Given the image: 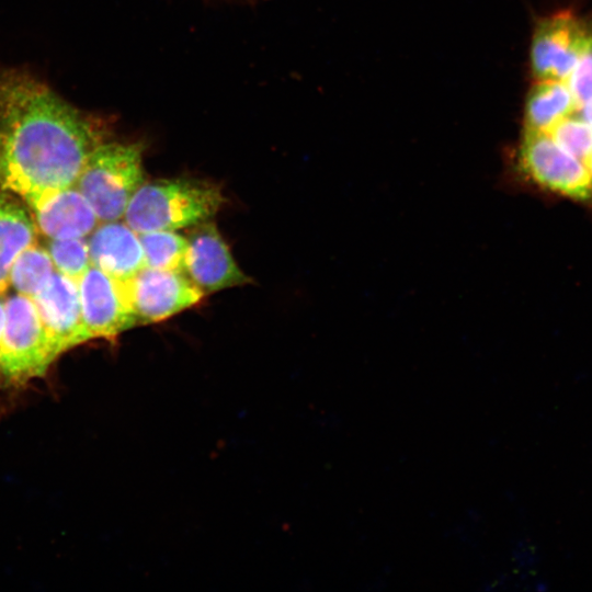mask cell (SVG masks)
Listing matches in <instances>:
<instances>
[{"label": "cell", "mask_w": 592, "mask_h": 592, "mask_svg": "<svg viewBox=\"0 0 592 592\" xmlns=\"http://www.w3.org/2000/svg\"><path fill=\"white\" fill-rule=\"evenodd\" d=\"M546 133L563 150L583 162L592 152V127L577 111L557 121Z\"/></svg>", "instance_id": "e0dca14e"}, {"label": "cell", "mask_w": 592, "mask_h": 592, "mask_svg": "<svg viewBox=\"0 0 592 592\" xmlns=\"http://www.w3.org/2000/svg\"><path fill=\"white\" fill-rule=\"evenodd\" d=\"M577 113L592 127V98L581 104Z\"/></svg>", "instance_id": "ffe728a7"}, {"label": "cell", "mask_w": 592, "mask_h": 592, "mask_svg": "<svg viewBox=\"0 0 592 592\" xmlns=\"http://www.w3.org/2000/svg\"><path fill=\"white\" fill-rule=\"evenodd\" d=\"M138 325L159 322L197 304L204 293L184 272L145 266L124 281Z\"/></svg>", "instance_id": "52a82bcc"}, {"label": "cell", "mask_w": 592, "mask_h": 592, "mask_svg": "<svg viewBox=\"0 0 592 592\" xmlns=\"http://www.w3.org/2000/svg\"><path fill=\"white\" fill-rule=\"evenodd\" d=\"M38 230L32 213L14 194L0 189V295L9 287V273L15 258L36 242Z\"/></svg>", "instance_id": "4fadbf2b"}, {"label": "cell", "mask_w": 592, "mask_h": 592, "mask_svg": "<svg viewBox=\"0 0 592 592\" xmlns=\"http://www.w3.org/2000/svg\"><path fill=\"white\" fill-rule=\"evenodd\" d=\"M592 42V23L561 12L544 19L536 27L531 64L536 80H565Z\"/></svg>", "instance_id": "8992f818"}, {"label": "cell", "mask_w": 592, "mask_h": 592, "mask_svg": "<svg viewBox=\"0 0 592 592\" xmlns=\"http://www.w3.org/2000/svg\"><path fill=\"white\" fill-rule=\"evenodd\" d=\"M587 168H588V171L590 173V177L592 179V152L589 155V157L587 158V160L584 161Z\"/></svg>", "instance_id": "7402d4cb"}, {"label": "cell", "mask_w": 592, "mask_h": 592, "mask_svg": "<svg viewBox=\"0 0 592 592\" xmlns=\"http://www.w3.org/2000/svg\"><path fill=\"white\" fill-rule=\"evenodd\" d=\"M110 134L105 118L76 107L33 73L0 69V189L29 207L73 186Z\"/></svg>", "instance_id": "6da1fadb"}, {"label": "cell", "mask_w": 592, "mask_h": 592, "mask_svg": "<svg viewBox=\"0 0 592 592\" xmlns=\"http://www.w3.org/2000/svg\"><path fill=\"white\" fill-rule=\"evenodd\" d=\"M517 166L526 179L545 190L577 201L592 200V179L585 163L546 132L525 129Z\"/></svg>", "instance_id": "5b68a950"}, {"label": "cell", "mask_w": 592, "mask_h": 592, "mask_svg": "<svg viewBox=\"0 0 592 592\" xmlns=\"http://www.w3.org/2000/svg\"><path fill=\"white\" fill-rule=\"evenodd\" d=\"M4 322V304L0 300V335Z\"/></svg>", "instance_id": "44dd1931"}, {"label": "cell", "mask_w": 592, "mask_h": 592, "mask_svg": "<svg viewBox=\"0 0 592 592\" xmlns=\"http://www.w3.org/2000/svg\"><path fill=\"white\" fill-rule=\"evenodd\" d=\"M138 235L147 267L184 272L186 237L174 230H157Z\"/></svg>", "instance_id": "2e32d148"}, {"label": "cell", "mask_w": 592, "mask_h": 592, "mask_svg": "<svg viewBox=\"0 0 592 592\" xmlns=\"http://www.w3.org/2000/svg\"><path fill=\"white\" fill-rule=\"evenodd\" d=\"M88 247L91 265L117 281H127L146 266L139 235L126 223L98 225Z\"/></svg>", "instance_id": "7c38bea8"}, {"label": "cell", "mask_w": 592, "mask_h": 592, "mask_svg": "<svg viewBox=\"0 0 592 592\" xmlns=\"http://www.w3.org/2000/svg\"><path fill=\"white\" fill-rule=\"evenodd\" d=\"M46 250L55 270L77 283L91 265L86 238L49 239Z\"/></svg>", "instance_id": "ac0fdd59"}, {"label": "cell", "mask_w": 592, "mask_h": 592, "mask_svg": "<svg viewBox=\"0 0 592 592\" xmlns=\"http://www.w3.org/2000/svg\"><path fill=\"white\" fill-rule=\"evenodd\" d=\"M577 111L565 80H537L525 107V129L547 132L557 121Z\"/></svg>", "instance_id": "5bb4252c"}, {"label": "cell", "mask_w": 592, "mask_h": 592, "mask_svg": "<svg viewBox=\"0 0 592 592\" xmlns=\"http://www.w3.org/2000/svg\"><path fill=\"white\" fill-rule=\"evenodd\" d=\"M54 272L55 266L46 248L35 242L15 258L9 273V286L18 294L32 298L45 287Z\"/></svg>", "instance_id": "9a60e30c"}, {"label": "cell", "mask_w": 592, "mask_h": 592, "mask_svg": "<svg viewBox=\"0 0 592 592\" xmlns=\"http://www.w3.org/2000/svg\"><path fill=\"white\" fill-rule=\"evenodd\" d=\"M29 208L38 232L54 240L86 238L100 221L75 185L49 194Z\"/></svg>", "instance_id": "8fae6325"}, {"label": "cell", "mask_w": 592, "mask_h": 592, "mask_svg": "<svg viewBox=\"0 0 592 592\" xmlns=\"http://www.w3.org/2000/svg\"><path fill=\"white\" fill-rule=\"evenodd\" d=\"M225 198L218 185L198 179H157L132 196L125 223L137 234L178 230L209 220Z\"/></svg>", "instance_id": "7a4b0ae2"}, {"label": "cell", "mask_w": 592, "mask_h": 592, "mask_svg": "<svg viewBox=\"0 0 592 592\" xmlns=\"http://www.w3.org/2000/svg\"><path fill=\"white\" fill-rule=\"evenodd\" d=\"M186 239L184 273L204 294L250 282L213 221L193 226Z\"/></svg>", "instance_id": "30bf717a"}, {"label": "cell", "mask_w": 592, "mask_h": 592, "mask_svg": "<svg viewBox=\"0 0 592 592\" xmlns=\"http://www.w3.org/2000/svg\"><path fill=\"white\" fill-rule=\"evenodd\" d=\"M55 361L87 341L78 283L55 270L45 287L32 297Z\"/></svg>", "instance_id": "9c48e42d"}, {"label": "cell", "mask_w": 592, "mask_h": 592, "mask_svg": "<svg viewBox=\"0 0 592 592\" xmlns=\"http://www.w3.org/2000/svg\"><path fill=\"white\" fill-rule=\"evenodd\" d=\"M577 109L592 98V42L565 79Z\"/></svg>", "instance_id": "d6986e66"}, {"label": "cell", "mask_w": 592, "mask_h": 592, "mask_svg": "<svg viewBox=\"0 0 592 592\" xmlns=\"http://www.w3.org/2000/svg\"><path fill=\"white\" fill-rule=\"evenodd\" d=\"M78 287L87 341L113 338L138 326L124 282L90 265Z\"/></svg>", "instance_id": "ba28073f"}, {"label": "cell", "mask_w": 592, "mask_h": 592, "mask_svg": "<svg viewBox=\"0 0 592 592\" xmlns=\"http://www.w3.org/2000/svg\"><path fill=\"white\" fill-rule=\"evenodd\" d=\"M3 304L0 375L14 384L43 376L54 360L34 301L16 293Z\"/></svg>", "instance_id": "277c9868"}, {"label": "cell", "mask_w": 592, "mask_h": 592, "mask_svg": "<svg viewBox=\"0 0 592 592\" xmlns=\"http://www.w3.org/2000/svg\"><path fill=\"white\" fill-rule=\"evenodd\" d=\"M144 181L143 145L109 139L89 156L75 186L103 223L124 216Z\"/></svg>", "instance_id": "3957f363"}]
</instances>
